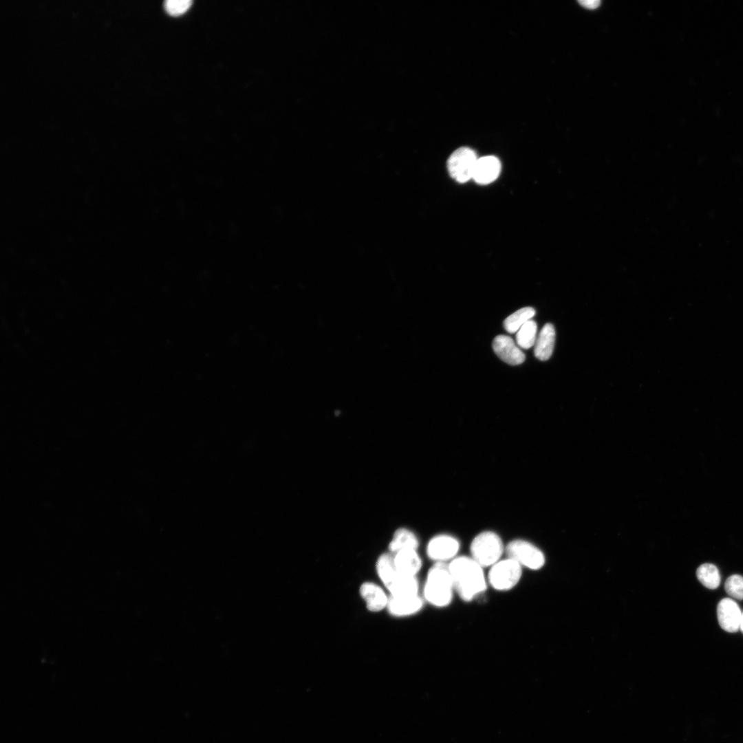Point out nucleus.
Listing matches in <instances>:
<instances>
[{
    "mask_svg": "<svg viewBox=\"0 0 743 743\" xmlns=\"http://www.w3.org/2000/svg\"><path fill=\"white\" fill-rule=\"evenodd\" d=\"M717 616L720 626L728 632L740 629L742 612L737 603L729 598L720 601L717 606Z\"/></svg>",
    "mask_w": 743,
    "mask_h": 743,
    "instance_id": "obj_8",
    "label": "nucleus"
},
{
    "mask_svg": "<svg viewBox=\"0 0 743 743\" xmlns=\"http://www.w3.org/2000/svg\"><path fill=\"white\" fill-rule=\"evenodd\" d=\"M192 3L191 0H166L164 6L170 15L178 16L187 11Z\"/></svg>",
    "mask_w": 743,
    "mask_h": 743,
    "instance_id": "obj_22",
    "label": "nucleus"
},
{
    "mask_svg": "<svg viewBox=\"0 0 743 743\" xmlns=\"http://www.w3.org/2000/svg\"><path fill=\"white\" fill-rule=\"evenodd\" d=\"M422 605V599L418 595L407 597L390 596L387 607L391 614L403 616L418 612Z\"/></svg>",
    "mask_w": 743,
    "mask_h": 743,
    "instance_id": "obj_11",
    "label": "nucleus"
},
{
    "mask_svg": "<svg viewBox=\"0 0 743 743\" xmlns=\"http://www.w3.org/2000/svg\"><path fill=\"white\" fill-rule=\"evenodd\" d=\"M454 590L449 564L436 562L429 570L424 588L425 599L436 607L448 605Z\"/></svg>",
    "mask_w": 743,
    "mask_h": 743,
    "instance_id": "obj_2",
    "label": "nucleus"
},
{
    "mask_svg": "<svg viewBox=\"0 0 743 743\" xmlns=\"http://www.w3.org/2000/svg\"><path fill=\"white\" fill-rule=\"evenodd\" d=\"M506 550L508 557L516 561L521 567L538 570L545 563L543 552L536 546L524 540L516 539L510 541L507 545Z\"/></svg>",
    "mask_w": 743,
    "mask_h": 743,
    "instance_id": "obj_6",
    "label": "nucleus"
},
{
    "mask_svg": "<svg viewBox=\"0 0 743 743\" xmlns=\"http://www.w3.org/2000/svg\"><path fill=\"white\" fill-rule=\"evenodd\" d=\"M418 582L416 577L406 576L398 572L387 588L391 596L407 597L418 595Z\"/></svg>",
    "mask_w": 743,
    "mask_h": 743,
    "instance_id": "obj_15",
    "label": "nucleus"
},
{
    "mask_svg": "<svg viewBox=\"0 0 743 743\" xmlns=\"http://www.w3.org/2000/svg\"><path fill=\"white\" fill-rule=\"evenodd\" d=\"M521 574V565L508 557L506 559L499 560L491 566L488 580L495 590L506 591L513 588L518 583Z\"/></svg>",
    "mask_w": 743,
    "mask_h": 743,
    "instance_id": "obj_4",
    "label": "nucleus"
},
{
    "mask_svg": "<svg viewBox=\"0 0 743 743\" xmlns=\"http://www.w3.org/2000/svg\"><path fill=\"white\" fill-rule=\"evenodd\" d=\"M579 3L581 6L588 9H595L599 7L601 3L599 0H581L579 1Z\"/></svg>",
    "mask_w": 743,
    "mask_h": 743,
    "instance_id": "obj_23",
    "label": "nucleus"
},
{
    "mask_svg": "<svg viewBox=\"0 0 743 743\" xmlns=\"http://www.w3.org/2000/svg\"><path fill=\"white\" fill-rule=\"evenodd\" d=\"M724 588L726 593L731 597L743 600V577L739 574H733L727 578Z\"/></svg>",
    "mask_w": 743,
    "mask_h": 743,
    "instance_id": "obj_21",
    "label": "nucleus"
},
{
    "mask_svg": "<svg viewBox=\"0 0 743 743\" xmlns=\"http://www.w3.org/2000/svg\"><path fill=\"white\" fill-rule=\"evenodd\" d=\"M477 155L468 147H460L453 151L447 161L450 175L459 182H465L473 178Z\"/></svg>",
    "mask_w": 743,
    "mask_h": 743,
    "instance_id": "obj_5",
    "label": "nucleus"
},
{
    "mask_svg": "<svg viewBox=\"0 0 743 743\" xmlns=\"http://www.w3.org/2000/svg\"><path fill=\"white\" fill-rule=\"evenodd\" d=\"M504 545L500 537L491 531L478 534L471 544V557L482 568L492 566L500 560Z\"/></svg>",
    "mask_w": 743,
    "mask_h": 743,
    "instance_id": "obj_3",
    "label": "nucleus"
},
{
    "mask_svg": "<svg viewBox=\"0 0 743 743\" xmlns=\"http://www.w3.org/2000/svg\"><path fill=\"white\" fill-rule=\"evenodd\" d=\"M696 576L699 581L709 589H716L720 585V574L713 564L704 563L700 566L696 570Z\"/></svg>",
    "mask_w": 743,
    "mask_h": 743,
    "instance_id": "obj_19",
    "label": "nucleus"
},
{
    "mask_svg": "<svg viewBox=\"0 0 743 743\" xmlns=\"http://www.w3.org/2000/svg\"><path fill=\"white\" fill-rule=\"evenodd\" d=\"M394 565L400 574L416 577L422 566V561L416 550H404L396 553Z\"/></svg>",
    "mask_w": 743,
    "mask_h": 743,
    "instance_id": "obj_13",
    "label": "nucleus"
},
{
    "mask_svg": "<svg viewBox=\"0 0 743 743\" xmlns=\"http://www.w3.org/2000/svg\"><path fill=\"white\" fill-rule=\"evenodd\" d=\"M500 170V162L495 156L482 157L476 162L473 179L480 184H487L499 176Z\"/></svg>",
    "mask_w": 743,
    "mask_h": 743,
    "instance_id": "obj_10",
    "label": "nucleus"
},
{
    "mask_svg": "<svg viewBox=\"0 0 743 743\" xmlns=\"http://www.w3.org/2000/svg\"><path fill=\"white\" fill-rule=\"evenodd\" d=\"M460 548L458 541L452 536L440 535L430 540L427 545L428 557L436 562L453 559Z\"/></svg>",
    "mask_w": 743,
    "mask_h": 743,
    "instance_id": "obj_7",
    "label": "nucleus"
},
{
    "mask_svg": "<svg viewBox=\"0 0 743 743\" xmlns=\"http://www.w3.org/2000/svg\"><path fill=\"white\" fill-rule=\"evenodd\" d=\"M493 349L504 362L517 365L525 360V354L508 336L498 335L493 341Z\"/></svg>",
    "mask_w": 743,
    "mask_h": 743,
    "instance_id": "obj_9",
    "label": "nucleus"
},
{
    "mask_svg": "<svg viewBox=\"0 0 743 743\" xmlns=\"http://www.w3.org/2000/svg\"><path fill=\"white\" fill-rule=\"evenodd\" d=\"M449 569L454 589L462 600L470 601L486 589L482 567L472 557H455L449 564Z\"/></svg>",
    "mask_w": 743,
    "mask_h": 743,
    "instance_id": "obj_1",
    "label": "nucleus"
},
{
    "mask_svg": "<svg viewBox=\"0 0 743 743\" xmlns=\"http://www.w3.org/2000/svg\"><path fill=\"white\" fill-rule=\"evenodd\" d=\"M554 343V327L551 323H546L541 330L535 343V357L542 361L548 360L552 354Z\"/></svg>",
    "mask_w": 743,
    "mask_h": 743,
    "instance_id": "obj_12",
    "label": "nucleus"
},
{
    "mask_svg": "<svg viewBox=\"0 0 743 743\" xmlns=\"http://www.w3.org/2000/svg\"><path fill=\"white\" fill-rule=\"evenodd\" d=\"M418 546V541L416 535L405 528L397 530L389 543L390 550L395 553L404 550H416Z\"/></svg>",
    "mask_w": 743,
    "mask_h": 743,
    "instance_id": "obj_16",
    "label": "nucleus"
},
{
    "mask_svg": "<svg viewBox=\"0 0 743 743\" xmlns=\"http://www.w3.org/2000/svg\"><path fill=\"white\" fill-rule=\"evenodd\" d=\"M537 326L535 321L530 319L524 323L516 334V343L519 347L527 349L532 347L537 339Z\"/></svg>",
    "mask_w": 743,
    "mask_h": 743,
    "instance_id": "obj_20",
    "label": "nucleus"
},
{
    "mask_svg": "<svg viewBox=\"0 0 743 743\" xmlns=\"http://www.w3.org/2000/svg\"><path fill=\"white\" fill-rule=\"evenodd\" d=\"M535 315V310L533 308H522L504 320V327L510 334L517 332L524 323L530 320Z\"/></svg>",
    "mask_w": 743,
    "mask_h": 743,
    "instance_id": "obj_17",
    "label": "nucleus"
},
{
    "mask_svg": "<svg viewBox=\"0 0 743 743\" xmlns=\"http://www.w3.org/2000/svg\"><path fill=\"white\" fill-rule=\"evenodd\" d=\"M740 629L743 633V612H742V617H741Z\"/></svg>",
    "mask_w": 743,
    "mask_h": 743,
    "instance_id": "obj_24",
    "label": "nucleus"
},
{
    "mask_svg": "<svg viewBox=\"0 0 743 743\" xmlns=\"http://www.w3.org/2000/svg\"><path fill=\"white\" fill-rule=\"evenodd\" d=\"M360 594L365 601L367 607L372 612L382 610L387 605L389 598L378 585L365 583L360 588Z\"/></svg>",
    "mask_w": 743,
    "mask_h": 743,
    "instance_id": "obj_14",
    "label": "nucleus"
},
{
    "mask_svg": "<svg viewBox=\"0 0 743 743\" xmlns=\"http://www.w3.org/2000/svg\"><path fill=\"white\" fill-rule=\"evenodd\" d=\"M376 570L380 579L387 588L398 574L394 565V557L387 553L379 557L376 563Z\"/></svg>",
    "mask_w": 743,
    "mask_h": 743,
    "instance_id": "obj_18",
    "label": "nucleus"
}]
</instances>
